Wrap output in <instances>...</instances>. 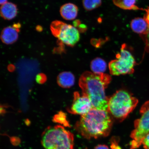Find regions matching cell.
I'll list each match as a JSON object with an SVG mask.
<instances>
[{
  "label": "cell",
  "mask_w": 149,
  "mask_h": 149,
  "mask_svg": "<svg viewBox=\"0 0 149 149\" xmlns=\"http://www.w3.org/2000/svg\"><path fill=\"white\" fill-rule=\"evenodd\" d=\"M17 12V7L12 3L7 2L2 5L1 7V15L6 20L13 19L16 17Z\"/></svg>",
  "instance_id": "obj_12"
},
{
  "label": "cell",
  "mask_w": 149,
  "mask_h": 149,
  "mask_svg": "<svg viewBox=\"0 0 149 149\" xmlns=\"http://www.w3.org/2000/svg\"><path fill=\"white\" fill-rule=\"evenodd\" d=\"M94 149H109L107 145H100L96 146Z\"/></svg>",
  "instance_id": "obj_21"
},
{
  "label": "cell",
  "mask_w": 149,
  "mask_h": 149,
  "mask_svg": "<svg viewBox=\"0 0 149 149\" xmlns=\"http://www.w3.org/2000/svg\"><path fill=\"white\" fill-rule=\"evenodd\" d=\"M91 68L94 73H104L107 70V63L100 58H96L91 61Z\"/></svg>",
  "instance_id": "obj_15"
},
{
  "label": "cell",
  "mask_w": 149,
  "mask_h": 149,
  "mask_svg": "<svg viewBox=\"0 0 149 149\" xmlns=\"http://www.w3.org/2000/svg\"><path fill=\"white\" fill-rule=\"evenodd\" d=\"M51 29L54 36L67 46L73 47L80 40L79 31L69 24L55 21L51 24Z\"/></svg>",
  "instance_id": "obj_7"
},
{
  "label": "cell",
  "mask_w": 149,
  "mask_h": 149,
  "mask_svg": "<svg viewBox=\"0 0 149 149\" xmlns=\"http://www.w3.org/2000/svg\"><path fill=\"white\" fill-rule=\"evenodd\" d=\"M41 144L44 149H74V136L64 126H49L42 134Z\"/></svg>",
  "instance_id": "obj_4"
},
{
  "label": "cell",
  "mask_w": 149,
  "mask_h": 149,
  "mask_svg": "<svg viewBox=\"0 0 149 149\" xmlns=\"http://www.w3.org/2000/svg\"><path fill=\"white\" fill-rule=\"evenodd\" d=\"M54 120L56 123L63 125L64 126H70V124L67 120L66 116L65 113L60 112L56 115L54 118Z\"/></svg>",
  "instance_id": "obj_17"
},
{
  "label": "cell",
  "mask_w": 149,
  "mask_h": 149,
  "mask_svg": "<svg viewBox=\"0 0 149 149\" xmlns=\"http://www.w3.org/2000/svg\"><path fill=\"white\" fill-rule=\"evenodd\" d=\"M92 109V103L88 97L83 94L81 95L77 92L74 93L73 102L70 109V113L82 116Z\"/></svg>",
  "instance_id": "obj_8"
},
{
  "label": "cell",
  "mask_w": 149,
  "mask_h": 149,
  "mask_svg": "<svg viewBox=\"0 0 149 149\" xmlns=\"http://www.w3.org/2000/svg\"><path fill=\"white\" fill-rule=\"evenodd\" d=\"M138 102L137 99L127 91L119 90L109 97L107 111L112 118L122 122L134 109Z\"/></svg>",
  "instance_id": "obj_3"
},
{
  "label": "cell",
  "mask_w": 149,
  "mask_h": 149,
  "mask_svg": "<svg viewBox=\"0 0 149 149\" xmlns=\"http://www.w3.org/2000/svg\"><path fill=\"white\" fill-rule=\"evenodd\" d=\"M136 0H113L116 6L121 9L126 10H142L145 9L139 8L136 5Z\"/></svg>",
  "instance_id": "obj_13"
},
{
  "label": "cell",
  "mask_w": 149,
  "mask_h": 149,
  "mask_svg": "<svg viewBox=\"0 0 149 149\" xmlns=\"http://www.w3.org/2000/svg\"><path fill=\"white\" fill-rule=\"evenodd\" d=\"M107 111L92 109L81 116L76 123V131L85 138L90 139L106 137L110 133L112 119Z\"/></svg>",
  "instance_id": "obj_2"
},
{
  "label": "cell",
  "mask_w": 149,
  "mask_h": 149,
  "mask_svg": "<svg viewBox=\"0 0 149 149\" xmlns=\"http://www.w3.org/2000/svg\"><path fill=\"white\" fill-rule=\"evenodd\" d=\"M116 58V59L111 61L109 65L110 73L111 75L119 76L134 73V68L136 63L126 44L122 45Z\"/></svg>",
  "instance_id": "obj_5"
},
{
  "label": "cell",
  "mask_w": 149,
  "mask_h": 149,
  "mask_svg": "<svg viewBox=\"0 0 149 149\" xmlns=\"http://www.w3.org/2000/svg\"><path fill=\"white\" fill-rule=\"evenodd\" d=\"M102 0H83L84 8L86 10L91 11L101 6Z\"/></svg>",
  "instance_id": "obj_16"
},
{
  "label": "cell",
  "mask_w": 149,
  "mask_h": 149,
  "mask_svg": "<svg viewBox=\"0 0 149 149\" xmlns=\"http://www.w3.org/2000/svg\"><path fill=\"white\" fill-rule=\"evenodd\" d=\"M146 14L144 15V18L148 23L149 26V7L148 8L145 9V10Z\"/></svg>",
  "instance_id": "obj_20"
},
{
  "label": "cell",
  "mask_w": 149,
  "mask_h": 149,
  "mask_svg": "<svg viewBox=\"0 0 149 149\" xmlns=\"http://www.w3.org/2000/svg\"><path fill=\"white\" fill-rule=\"evenodd\" d=\"M111 79L107 74L88 71L84 72L80 77L79 84L82 94L90 100L93 109L107 111L109 97L106 95L105 89Z\"/></svg>",
  "instance_id": "obj_1"
},
{
  "label": "cell",
  "mask_w": 149,
  "mask_h": 149,
  "mask_svg": "<svg viewBox=\"0 0 149 149\" xmlns=\"http://www.w3.org/2000/svg\"><path fill=\"white\" fill-rule=\"evenodd\" d=\"M140 118L134 122V129L130 134L133 139L130 149L139 148L142 145L145 137L149 133V100L143 104L140 110Z\"/></svg>",
  "instance_id": "obj_6"
},
{
  "label": "cell",
  "mask_w": 149,
  "mask_h": 149,
  "mask_svg": "<svg viewBox=\"0 0 149 149\" xmlns=\"http://www.w3.org/2000/svg\"><path fill=\"white\" fill-rule=\"evenodd\" d=\"M60 12L61 16L65 19L73 20L75 19L77 16L78 7L73 3H65L61 7Z\"/></svg>",
  "instance_id": "obj_10"
},
{
  "label": "cell",
  "mask_w": 149,
  "mask_h": 149,
  "mask_svg": "<svg viewBox=\"0 0 149 149\" xmlns=\"http://www.w3.org/2000/svg\"><path fill=\"white\" fill-rule=\"evenodd\" d=\"M130 27L134 32L142 37L146 34L149 26L144 18L137 17L134 19L130 23Z\"/></svg>",
  "instance_id": "obj_11"
},
{
  "label": "cell",
  "mask_w": 149,
  "mask_h": 149,
  "mask_svg": "<svg viewBox=\"0 0 149 149\" xmlns=\"http://www.w3.org/2000/svg\"><path fill=\"white\" fill-rule=\"evenodd\" d=\"M142 144L144 149H149V133L145 137L143 141Z\"/></svg>",
  "instance_id": "obj_19"
},
{
  "label": "cell",
  "mask_w": 149,
  "mask_h": 149,
  "mask_svg": "<svg viewBox=\"0 0 149 149\" xmlns=\"http://www.w3.org/2000/svg\"><path fill=\"white\" fill-rule=\"evenodd\" d=\"M141 37L145 43V50L149 53V28L146 34Z\"/></svg>",
  "instance_id": "obj_18"
},
{
  "label": "cell",
  "mask_w": 149,
  "mask_h": 149,
  "mask_svg": "<svg viewBox=\"0 0 149 149\" xmlns=\"http://www.w3.org/2000/svg\"><path fill=\"white\" fill-rule=\"evenodd\" d=\"M113 141L111 146L112 148L113 149H121L116 142H114L113 140Z\"/></svg>",
  "instance_id": "obj_22"
},
{
  "label": "cell",
  "mask_w": 149,
  "mask_h": 149,
  "mask_svg": "<svg viewBox=\"0 0 149 149\" xmlns=\"http://www.w3.org/2000/svg\"><path fill=\"white\" fill-rule=\"evenodd\" d=\"M74 77L71 72H63L59 75L58 79L59 84L64 88H69L73 85L74 83Z\"/></svg>",
  "instance_id": "obj_14"
},
{
  "label": "cell",
  "mask_w": 149,
  "mask_h": 149,
  "mask_svg": "<svg viewBox=\"0 0 149 149\" xmlns=\"http://www.w3.org/2000/svg\"><path fill=\"white\" fill-rule=\"evenodd\" d=\"M7 0H1L0 3L2 5L4 4V3H7Z\"/></svg>",
  "instance_id": "obj_23"
},
{
  "label": "cell",
  "mask_w": 149,
  "mask_h": 149,
  "mask_svg": "<svg viewBox=\"0 0 149 149\" xmlns=\"http://www.w3.org/2000/svg\"><path fill=\"white\" fill-rule=\"evenodd\" d=\"M18 31L19 29H17L14 26L5 28L1 33L2 41L7 45L14 43L18 40Z\"/></svg>",
  "instance_id": "obj_9"
}]
</instances>
